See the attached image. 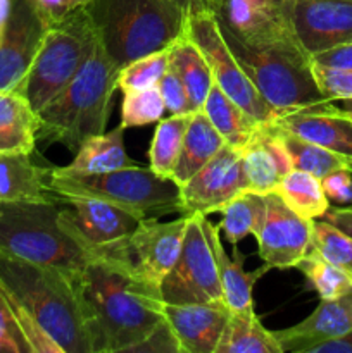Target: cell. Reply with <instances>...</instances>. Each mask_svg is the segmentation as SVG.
I'll list each match as a JSON object with an SVG mask.
<instances>
[{
  "label": "cell",
  "instance_id": "cell-1",
  "mask_svg": "<svg viewBox=\"0 0 352 353\" xmlns=\"http://www.w3.org/2000/svg\"><path fill=\"white\" fill-rule=\"evenodd\" d=\"M124 240L102 247V254L71 278L92 353L128 352L164 319L161 290L135 272Z\"/></svg>",
  "mask_w": 352,
  "mask_h": 353
},
{
  "label": "cell",
  "instance_id": "cell-2",
  "mask_svg": "<svg viewBox=\"0 0 352 353\" xmlns=\"http://www.w3.org/2000/svg\"><path fill=\"white\" fill-rule=\"evenodd\" d=\"M0 290L62 353H92L85 319L66 272L0 254Z\"/></svg>",
  "mask_w": 352,
  "mask_h": 353
},
{
  "label": "cell",
  "instance_id": "cell-3",
  "mask_svg": "<svg viewBox=\"0 0 352 353\" xmlns=\"http://www.w3.org/2000/svg\"><path fill=\"white\" fill-rule=\"evenodd\" d=\"M119 69L97 40L75 78L38 110V140L61 143L76 152L86 138L104 133Z\"/></svg>",
  "mask_w": 352,
  "mask_h": 353
},
{
  "label": "cell",
  "instance_id": "cell-4",
  "mask_svg": "<svg viewBox=\"0 0 352 353\" xmlns=\"http://www.w3.org/2000/svg\"><path fill=\"white\" fill-rule=\"evenodd\" d=\"M83 9L100 47L119 68L186 33L188 16L171 0H90Z\"/></svg>",
  "mask_w": 352,
  "mask_h": 353
},
{
  "label": "cell",
  "instance_id": "cell-5",
  "mask_svg": "<svg viewBox=\"0 0 352 353\" xmlns=\"http://www.w3.org/2000/svg\"><path fill=\"white\" fill-rule=\"evenodd\" d=\"M57 196L43 202L0 203V254L48 265L72 276L102 248H92L72 236L61 223Z\"/></svg>",
  "mask_w": 352,
  "mask_h": 353
},
{
  "label": "cell",
  "instance_id": "cell-6",
  "mask_svg": "<svg viewBox=\"0 0 352 353\" xmlns=\"http://www.w3.org/2000/svg\"><path fill=\"white\" fill-rule=\"evenodd\" d=\"M50 190L59 196H88L104 200L138 216L179 212V186L161 178L150 168L130 165L104 174H55L50 168Z\"/></svg>",
  "mask_w": 352,
  "mask_h": 353
},
{
  "label": "cell",
  "instance_id": "cell-7",
  "mask_svg": "<svg viewBox=\"0 0 352 353\" xmlns=\"http://www.w3.org/2000/svg\"><path fill=\"white\" fill-rule=\"evenodd\" d=\"M97 45V34L85 9L78 7L50 24L35 61L17 92L35 110L47 105L81 69Z\"/></svg>",
  "mask_w": 352,
  "mask_h": 353
},
{
  "label": "cell",
  "instance_id": "cell-8",
  "mask_svg": "<svg viewBox=\"0 0 352 353\" xmlns=\"http://www.w3.org/2000/svg\"><path fill=\"white\" fill-rule=\"evenodd\" d=\"M221 34L252 85L280 114L331 102L317 86L311 57L259 50L242 43L230 33L221 31Z\"/></svg>",
  "mask_w": 352,
  "mask_h": 353
},
{
  "label": "cell",
  "instance_id": "cell-9",
  "mask_svg": "<svg viewBox=\"0 0 352 353\" xmlns=\"http://www.w3.org/2000/svg\"><path fill=\"white\" fill-rule=\"evenodd\" d=\"M213 14L221 31L248 47L311 57L293 30L292 7L278 0H214Z\"/></svg>",
  "mask_w": 352,
  "mask_h": 353
},
{
  "label": "cell",
  "instance_id": "cell-10",
  "mask_svg": "<svg viewBox=\"0 0 352 353\" xmlns=\"http://www.w3.org/2000/svg\"><path fill=\"white\" fill-rule=\"evenodd\" d=\"M186 37L197 45L209 64L213 79L226 97L240 105L259 124L273 123L282 114L269 105L257 92L244 69L228 48L213 12L190 14L186 21Z\"/></svg>",
  "mask_w": 352,
  "mask_h": 353
},
{
  "label": "cell",
  "instance_id": "cell-11",
  "mask_svg": "<svg viewBox=\"0 0 352 353\" xmlns=\"http://www.w3.org/2000/svg\"><path fill=\"white\" fill-rule=\"evenodd\" d=\"M164 303H209L223 300L216 259L200 216H190L176 264L161 285Z\"/></svg>",
  "mask_w": 352,
  "mask_h": 353
},
{
  "label": "cell",
  "instance_id": "cell-12",
  "mask_svg": "<svg viewBox=\"0 0 352 353\" xmlns=\"http://www.w3.org/2000/svg\"><path fill=\"white\" fill-rule=\"evenodd\" d=\"M244 192H247V183L240 150L224 143L202 169L179 186V212L183 216H209L219 212Z\"/></svg>",
  "mask_w": 352,
  "mask_h": 353
},
{
  "label": "cell",
  "instance_id": "cell-13",
  "mask_svg": "<svg viewBox=\"0 0 352 353\" xmlns=\"http://www.w3.org/2000/svg\"><path fill=\"white\" fill-rule=\"evenodd\" d=\"M57 196L59 223L92 248H102L130 236L145 217L88 196Z\"/></svg>",
  "mask_w": 352,
  "mask_h": 353
},
{
  "label": "cell",
  "instance_id": "cell-14",
  "mask_svg": "<svg viewBox=\"0 0 352 353\" xmlns=\"http://www.w3.org/2000/svg\"><path fill=\"white\" fill-rule=\"evenodd\" d=\"M188 219L190 216H183L161 223L155 217H148L124 238V250L135 272L154 288L161 290L162 281L176 264Z\"/></svg>",
  "mask_w": 352,
  "mask_h": 353
},
{
  "label": "cell",
  "instance_id": "cell-15",
  "mask_svg": "<svg viewBox=\"0 0 352 353\" xmlns=\"http://www.w3.org/2000/svg\"><path fill=\"white\" fill-rule=\"evenodd\" d=\"M264 196V223L255 236L259 257L269 269L295 268L311 248L314 221L293 212L278 193Z\"/></svg>",
  "mask_w": 352,
  "mask_h": 353
},
{
  "label": "cell",
  "instance_id": "cell-16",
  "mask_svg": "<svg viewBox=\"0 0 352 353\" xmlns=\"http://www.w3.org/2000/svg\"><path fill=\"white\" fill-rule=\"evenodd\" d=\"M50 28L33 0H12L6 37L0 43V90H19Z\"/></svg>",
  "mask_w": 352,
  "mask_h": 353
},
{
  "label": "cell",
  "instance_id": "cell-17",
  "mask_svg": "<svg viewBox=\"0 0 352 353\" xmlns=\"http://www.w3.org/2000/svg\"><path fill=\"white\" fill-rule=\"evenodd\" d=\"M292 23L300 45L313 57L352 41V2L293 0Z\"/></svg>",
  "mask_w": 352,
  "mask_h": 353
},
{
  "label": "cell",
  "instance_id": "cell-18",
  "mask_svg": "<svg viewBox=\"0 0 352 353\" xmlns=\"http://www.w3.org/2000/svg\"><path fill=\"white\" fill-rule=\"evenodd\" d=\"M230 314L223 300L162 305V316L178 338L183 353H216Z\"/></svg>",
  "mask_w": 352,
  "mask_h": 353
},
{
  "label": "cell",
  "instance_id": "cell-19",
  "mask_svg": "<svg viewBox=\"0 0 352 353\" xmlns=\"http://www.w3.org/2000/svg\"><path fill=\"white\" fill-rule=\"evenodd\" d=\"M273 123L302 140L352 159V121L335 102L285 112Z\"/></svg>",
  "mask_w": 352,
  "mask_h": 353
},
{
  "label": "cell",
  "instance_id": "cell-20",
  "mask_svg": "<svg viewBox=\"0 0 352 353\" xmlns=\"http://www.w3.org/2000/svg\"><path fill=\"white\" fill-rule=\"evenodd\" d=\"M352 330V290L333 300H321L320 305L299 324L273 331L283 353H309L317 343L345 334Z\"/></svg>",
  "mask_w": 352,
  "mask_h": 353
},
{
  "label": "cell",
  "instance_id": "cell-21",
  "mask_svg": "<svg viewBox=\"0 0 352 353\" xmlns=\"http://www.w3.org/2000/svg\"><path fill=\"white\" fill-rule=\"evenodd\" d=\"M242 169L247 192L268 195L275 192L283 176L292 168L289 152L283 147L273 123L261 124L251 140L240 148Z\"/></svg>",
  "mask_w": 352,
  "mask_h": 353
},
{
  "label": "cell",
  "instance_id": "cell-22",
  "mask_svg": "<svg viewBox=\"0 0 352 353\" xmlns=\"http://www.w3.org/2000/svg\"><path fill=\"white\" fill-rule=\"evenodd\" d=\"M200 223H202L204 233L209 240L214 259H216L217 276H219L221 290H223V302L226 303L231 312L254 307L252 290H254L255 281L269 271V265L264 264L254 271H245V255L238 250V245L233 247V259H231L223 247L219 228L214 226L206 216H200Z\"/></svg>",
  "mask_w": 352,
  "mask_h": 353
},
{
  "label": "cell",
  "instance_id": "cell-23",
  "mask_svg": "<svg viewBox=\"0 0 352 353\" xmlns=\"http://www.w3.org/2000/svg\"><path fill=\"white\" fill-rule=\"evenodd\" d=\"M130 165H135V162L128 157L124 147V128L119 124L107 133L104 131L86 138L75 152L71 164L64 168H52V171L55 174L90 176L104 174Z\"/></svg>",
  "mask_w": 352,
  "mask_h": 353
},
{
  "label": "cell",
  "instance_id": "cell-24",
  "mask_svg": "<svg viewBox=\"0 0 352 353\" xmlns=\"http://www.w3.org/2000/svg\"><path fill=\"white\" fill-rule=\"evenodd\" d=\"M50 168L33 164L28 154L0 155V203L54 200Z\"/></svg>",
  "mask_w": 352,
  "mask_h": 353
},
{
  "label": "cell",
  "instance_id": "cell-25",
  "mask_svg": "<svg viewBox=\"0 0 352 353\" xmlns=\"http://www.w3.org/2000/svg\"><path fill=\"white\" fill-rule=\"evenodd\" d=\"M38 128V112L23 93L0 90V155L33 154Z\"/></svg>",
  "mask_w": 352,
  "mask_h": 353
},
{
  "label": "cell",
  "instance_id": "cell-26",
  "mask_svg": "<svg viewBox=\"0 0 352 353\" xmlns=\"http://www.w3.org/2000/svg\"><path fill=\"white\" fill-rule=\"evenodd\" d=\"M224 143L226 141L217 133L202 109L192 112L185 138H183L182 152H179L178 162L173 172V181L178 186L188 181L221 150Z\"/></svg>",
  "mask_w": 352,
  "mask_h": 353
},
{
  "label": "cell",
  "instance_id": "cell-27",
  "mask_svg": "<svg viewBox=\"0 0 352 353\" xmlns=\"http://www.w3.org/2000/svg\"><path fill=\"white\" fill-rule=\"evenodd\" d=\"M216 353H283L275 333L262 326L254 307L230 314Z\"/></svg>",
  "mask_w": 352,
  "mask_h": 353
},
{
  "label": "cell",
  "instance_id": "cell-28",
  "mask_svg": "<svg viewBox=\"0 0 352 353\" xmlns=\"http://www.w3.org/2000/svg\"><path fill=\"white\" fill-rule=\"evenodd\" d=\"M169 65L178 72L185 85L192 112L202 109L214 83L213 72L202 52L186 34L169 47Z\"/></svg>",
  "mask_w": 352,
  "mask_h": 353
},
{
  "label": "cell",
  "instance_id": "cell-29",
  "mask_svg": "<svg viewBox=\"0 0 352 353\" xmlns=\"http://www.w3.org/2000/svg\"><path fill=\"white\" fill-rule=\"evenodd\" d=\"M202 110L209 117L217 133L223 137V140L238 150L251 140L255 130L261 126L230 97L224 95L223 90L216 83H213V86H211V92L204 102Z\"/></svg>",
  "mask_w": 352,
  "mask_h": 353
},
{
  "label": "cell",
  "instance_id": "cell-30",
  "mask_svg": "<svg viewBox=\"0 0 352 353\" xmlns=\"http://www.w3.org/2000/svg\"><path fill=\"white\" fill-rule=\"evenodd\" d=\"M275 193L282 196L283 202L306 219H323L330 209V200L324 195L321 179L300 169H290Z\"/></svg>",
  "mask_w": 352,
  "mask_h": 353
},
{
  "label": "cell",
  "instance_id": "cell-31",
  "mask_svg": "<svg viewBox=\"0 0 352 353\" xmlns=\"http://www.w3.org/2000/svg\"><path fill=\"white\" fill-rule=\"evenodd\" d=\"M223 216L221 223L217 224L221 233L231 243L237 247L240 240L245 236H257L266 216V196L254 192H244L235 196L230 203L219 210Z\"/></svg>",
  "mask_w": 352,
  "mask_h": 353
},
{
  "label": "cell",
  "instance_id": "cell-32",
  "mask_svg": "<svg viewBox=\"0 0 352 353\" xmlns=\"http://www.w3.org/2000/svg\"><path fill=\"white\" fill-rule=\"evenodd\" d=\"M273 126H275L285 150L289 152L293 169L306 171L320 179L331 174V172L340 171V169H351L352 171V159L302 140L290 131L278 128L275 123H273Z\"/></svg>",
  "mask_w": 352,
  "mask_h": 353
},
{
  "label": "cell",
  "instance_id": "cell-33",
  "mask_svg": "<svg viewBox=\"0 0 352 353\" xmlns=\"http://www.w3.org/2000/svg\"><path fill=\"white\" fill-rule=\"evenodd\" d=\"M190 116L192 112L171 114L169 117H162L157 123L148 148V168L161 178L173 179Z\"/></svg>",
  "mask_w": 352,
  "mask_h": 353
},
{
  "label": "cell",
  "instance_id": "cell-34",
  "mask_svg": "<svg viewBox=\"0 0 352 353\" xmlns=\"http://www.w3.org/2000/svg\"><path fill=\"white\" fill-rule=\"evenodd\" d=\"M295 268L306 276L309 285L316 290L321 300H333L352 290V276L330 264L314 250H309Z\"/></svg>",
  "mask_w": 352,
  "mask_h": 353
},
{
  "label": "cell",
  "instance_id": "cell-35",
  "mask_svg": "<svg viewBox=\"0 0 352 353\" xmlns=\"http://www.w3.org/2000/svg\"><path fill=\"white\" fill-rule=\"evenodd\" d=\"M166 103L159 85L126 92L121 103V126L128 128L147 126L159 123L164 117Z\"/></svg>",
  "mask_w": 352,
  "mask_h": 353
},
{
  "label": "cell",
  "instance_id": "cell-36",
  "mask_svg": "<svg viewBox=\"0 0 352 353\" xmlns=\"http://www.w3.org/2000/svg\"><path fill=\"white\" fill-rule=\"evenodd\" d=\"M330 264L352 276V236L328 221H314L311 248Z\"/></svg>",
  "mask_w": 352,
  "mask_h": 353
},
{
  "label": "cell",
  "instance_id": "cell-37",
  "mask_svg": "<svg viewBox=\"0 0 352 353\" xmlns=\"http://www.w3.org/2000/svg\"><path fill=\"white\" fill-rule=\"evenodd\" d=\"M169 68V47L128 62L119 69L116 88L123 93L157 85Z\"/></svg>",
  "mask_w": 352,
  "mask_h": 353
},
{
  "label": "cell",
  "instance_id": "cell-38",
  "mask_svg": "<svg viewBox=\"0 0 352 353\" xmlns=\"http://www.w3.org/2000/svg\"><path fill=\"white\" fill-rule=\"evenodd\" d=\"M313 74L316 78L321 93L328 100L337 102V100L352 99V71L324 68V65L313 62Z\"/></svg>",
  "mask_w": 352,
  "mask_h": 353
},
{
  "label": "cell",
  "instance_id": "cell-39",
  "mask_svg": "<svg viewBox=\"0 0 352 353\" xmlns=\"http://www.w3.org/2000/svg\"><path fill=\"white\" fill-rule=\"evenodd\" d=\"M159 88H161L162 99H164L166 110L169 114H190L192 112V107H190L188 95H186L185 85H183L182 78L178 76V72L169 65L168 71L162 74V78L159 79Z\"/></svg>",
  "mask_w": 352,
  "mask_h": 353
},
{
  "label": "cell",
  "instance_id": "cell-40",
  "mask_svg": "<svg viewBox=\"0 0 352 353\" xmlns=\"http://www.w3.org/2000/svg\"><path fill=\"white\" fill-rule=\"evenodd\" d=\"M131 353H183L178 338L173 333L168 321L162 319L154 330L148 333L147 338L131 347Z\"/></svg>",
  "mask_w": 352,
  "mask_h": 353
},
{
  "label": "cell",
  "instance_id": "cell-41",
  "mask_svg": "<svg viewBox=\"0 0 352 353\" xmlns=\"http://www.w3.org/2000/svg\"><path fill=\"white\" fill-rule=\"evenodd\" d=\"M0 336L7 338L14 345H17L21 353H33V348L28 343L26 334H24L19 321H17L16 312H14L9 299L2 290H0Z\"/></svg>",
  "mask_w": 352,
  "mask_h": 353
},
{
  "label": "cell",
  "instance_id": "cell-42",
  "mask_svg": "<svg viewBox=\"0 0 352 353\" xmlns=\"http://www.w3.org/2000/svg\"><path fill=\"white\" fill-rule=\"evenodd\" d=\"M324 195L330 202L335 203H352V171L351 169H340L321 179Z\"/></svg>",
  "mask_w": 352,
  "mask_h": 353
},
{
  "label": "cell",
  "instance_id": "cell-43",
  "mask_svg": "<svg viewBox=\"0 0 352 353\" xmlns=\"http://www.w3.org/2000/svg\"><path fill=\"white\" fill-rule=\"evenodd\" d=\"M311 59H313L314 64L324 65V68L352 71V41L338 45V47L330 48V50L320 52V54H314Z\"/></svg>",
  "mask_w": 352,
  "mask_h": 353
},
{
  "label": "cell",
  "instance_id": "cell-44",
  "mask_svg": "<svg viewBox=\"0 0 352 353\" xmlns=\"http://www.w3.org/2000/svg\"><path fill=\"white\" fill-rule=\"evenodd\" d=\"M33 2L48 24L64 19L69 12L79 7L78 0H33Z\"/></svg>",
  "mask_w": 352,
  "mask_h": 353
},
{
  "label": "cell",
  "instance_id": "cell-45",
  "mask_svg": "<svg viewBox=\"0 0 352 353\" xmlns=\"http://www.w3.org/2000/svg\"><path fill=\"white\" fill-rule=\"evenodd\" d=\"M323 219L352 236V203H349L347 207H333V209L330 207Z\"/></svg>",
  "mask_w": 352,
  "mask_h": 353
},
{
  "label": "cell",
  "instance_id": "cell-46",
  "mask_svg": "<svg viewBox=\"0 0 352 353\" xmlns=\"http://www.w3.org/2000/svg\"><path fill=\"white\" fill-rule=\"evenodd\" d=\"M309 353H352V330L342 336L314 345Z\"/></svg>",
  "mask_w": 352,
  "mask_h": 353
},
{
  "label": "cell",
  "instance_id": "cell-47",
  "mask_svg": "<svg viewBox=\"0 0 352 353\" xmlns=\"http://www.w3.org/2000/svg\"><path fill=\"white\" fill-rule=\"evenodd\" d=\"M186 16L197 12H213V0H171Z\"/></svg>",
  "mask_w": 352,
  "mask_h": 353
},
{
  "label": "cell",
  "instance_id": "cell-48",
  "mask_svg": "<svg viewBox=\"0 0 352 353\" xmlns=\"http://www.w3.org/2000/svg\"><path fill=\"white\" fill-rule=\"evenodd\" d=\"M10 9H12V0H0V43H2L3 37H6Z\"/></svg>",
  "mask_w": 352,
  "mask_h": 353
},
{
  "label": "cell",
  "instance_id": "cell-49",
  "mask_svg": "<svg viewBox=\"0 0 352 353\" xmlns=\"http://www.w3.org/2000/svg\"><path fill=\"white\" fill-rule=\"evenodd\" d=\"M0 353H21V350L17 345L12 343V341L0 336Z\"/></svg>",
  "mask_w": 352,
  "mask_h": 353
},
{
  "label": "cell",
  "instance_id": "cell-50",
  "mask_svg": "<svg viewBox=\"0 0 352 353\" xmlns=\"http://www.w3.org/2000/svg\"><path fill=\"white\" fill-rule=\"evenodd\" d=\"M340 105H338V107H340V109L342 110H344V112L345 114H347V116L349 117H351V121H352V99H349V100H340Z\"/></svg>",
  "mask_w": 352,
  "mask_h": 353
},
{
  "label": "cell",
  "instance_id": "cell-51",
  "mask_svg": "<svg viewBox=\"0 0 352 353\" xmlns=\"http://www.w3.org/2000/svg\"><path fill=\"white\" fill-rule=\"evenodd\" d=\"M280 3H283V6H286V7H292L293 6V0H278Z\"/></svg>",
  "mask_w": 352,
  "mask_h": 353
},
{
  "label": "cell",
  "instance_id": "cell-52",
  "mask_svg": "<svg viewBox=\"0 0 352 353\" xmlns=\"http://www.w3.org/2000/svg\"><path fill=\"white\" fill-rule=\"evenodd\" d=\"M88 2H90V0H78L79 7H83V6H85V3H88Z\"/></svg>",
  "mask_w": 352,
  "mask_h": 353
},
{
  "label": "cell",
  "instance_id": "cell-53",
  "mask_svg": "<svg viewBox=\"0 0 352 353\" xmlns=\"http://www.w3.org/2000/svg\"><path fill=\"white\" fill-rule=\"evenodd\" d=\"M347 2H352V0H347Z\"/></svg>",
  "mask_w": 352,
  "mask_h": 353
},
{
  "label": "cell",
  "instance_id": "cell-54",
  "mask_svg": "<svg viewBox=\"0 0 352 353\" xmlns=\"http://www.w3.org/2000/svg\"><path fill=\"white\" fill-rule=\"evenodd\" d=\"M213 2H214V0H213Z\"/></svg>",
  "mask_w": 352,
  "mask_h": 353
}]
</instances>
